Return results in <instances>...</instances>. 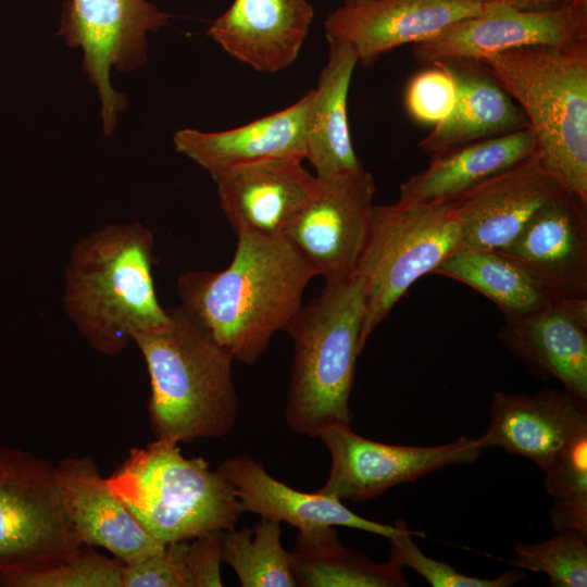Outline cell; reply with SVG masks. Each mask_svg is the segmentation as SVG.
Returning a JSON list of instances; mask_svg holds the SVG:
<instances>
[{"label":"cell","instance_id":"cell-2","mask_svg":"<svg viewBox=\"0 0 587 587\" xmlns=\"http://www.w3.org/2000/svg\"><path fill=\"white\" fill-rule=\"evenodd\" d=\"M153 265V234L137 222L107 224L75 242L64 273L63 304L91 348L115 355L136 333L166 321Z\"/></svg>","mask_w":587,"mask_h":587},{"label":"cell","instance_id":"cell-25","mask_svg":"<svg viewBox=\"0 0 587 587\" xmlns=\"http://www.w3.org/2000/svg\"><path fill=\"white\" fill-rule=\"evenodd\" d=\"M328 58L322 68L308 122L307 155L317 178L363 168L352 147L347 102L358 57L347 43L326 38Z\"/></svg>","mask_w":587,"mask_h":587},{"label":"cell","instance_id":"cell-7","mask_svg":"<svg viewBox=\"0 0 587 587\" xmlns=\"http://www.w3.org/2000/svg\"><path fill=\"white\" fill-rule=\"evenodd\" d=\"M459 241L452 201L373 205L352 273L363 280L366 297L361 350L411 285L457 251Z\"/></svg>","mask_w":587,"mask_h":587},{"label":"cell","instance_id":"cell-9","mask_svg":"<svg viewBox=\"0 0 587 587\" xmlns=\"http://www.w3.org/2000/svg\"><path fill=\"white\" fill-rule=\"evenodd\" d=\"M171 15L146 0H65L57 35L83 52L82 68L97 89L105 136L115 129L127 107L124 93L111 84L110 73L132 72L147 60V35L168 23Z\"/></svg>","mask_w":587,"mask_h":587},{"label":"cell","instance_id":"cell-32","mask_svg":"<svg viewBox=\"0 0 587 587\" xmlns=\"http://www.w3.org/2000/svg\"><path fill=\"white\" fill-rule=\"evenodd\" d=\"M425 536L422 532L405 527L388 539L392 560L402 567L408 566L422 575L433 587H508L526 578L519 569L508 570L496 578H482L458 572L452 565L425 555L411 536Z\"/></svg>","mask_w":587,"mask_h":587},{"label":"cell","instance_id":"cell-35","mask_svg":"<svg viewBox=\"0 0 587 587\" xmlns=\"http://www.w3.org/2000/svg\"><path fill=\"white\" fill-rule=\"evenodd\" d=\"M222 529L207 532L188 542L187 565L193 587H221Z\"/></svg>","mask_w":587,"mask_h":587},{"label":"cell","instance_id":"cell-31","mask_svg":"<svg viewBox=\"0 0 587 587\" xmlns=\"http://www.w3.org/2000/svg\"><path fill=\"white\" fill-rule=\"evenodd\" d=\"M124 563L82 546L74 554L20 575L0 579L2 587H122Z\"/></svg>","mask_w":587,"mask_h":587},{"label":"cell","instance_id":"cell-6","mask_svg":"<svg viewBox=\"0 0 587 587\" xmlns=\"http://www.w3.org/2000/svg\"><path fill=\"white\" fill-rule=\"evenodd\" d=\"M108 482L145 529L165 545L234 529L243 513L234 485L203 458H185L175 441L155 439L132 449Z\"/></svg>","mask_w":587,"mask_h":587},{"label":"cell","instance_id":"cell-11","mask_svg":"<svg viewBox=\"0 0 587 587\" xmlns=\"http://www.w3.org/2000/svg\"><path fill=\"white\" fill-rule=\"evenodd\" d=\"M312 200L283 235L325 280L352 275L367 232L375 183L363 168L317 178Z\"/></svg>","mask_w":587,"mask_h":587},{"label":"cell","instance_id":"cell-36","mask_svg":"<svg viewBox=\"0 0 587 587\" xmlns=\"http://www.w3.org/2000/svg\"><path fill=\"white\" fill-rule=\"evenodd\" d=\"M504 4L523 11H551L565 8L574 0H501Z\"/></svg>","mask_w":587,"mask_h":587},{"label":"cell","instance_id":"cell-17","mask_svg":"<svg viewBox=\"0 0 587 587\" xmlns=\"http://www.w3.org/2000/svg\"><path fill=\"white\" fill-rule=\"evenodd\" d=\"M584 430L587 407L565 389L547 388L535 394L496 391L488 425L477 441L483 449L498 447L527 458L545 472Z\"/></svg>","mask_w":587,"mask_h":587},{"label":"cell","instance_id":"cell-10","mask_svg":"<svg viewBox=\"0 0 587 587\" xmlns=\"http://www.w3.org/2000/svg\"><path fill=\"white\" fill-rule=\"evenodd\" d=\"M317 438L328 449L332 466L316 491L352 501L376 498L450 465L474 463L483 450L477 439L464 436L438 446L389 445L361 437L349 425L330 426Z\"/></svg>","mask_w":587,"mask_h":587},{"label":"cell","instance_id":"cell-21","mask_svg":"<svg viewBox=\"0 0 587 587\" xmlns=\"http://www.w3.org/2000/svg\"><path fill=\"white\" fill-rule=\"evenodd\" d=\"M313 90L278 112L222 132L184 128L175 133V149L211 176L235 165L274 158L304 160Z\"/></svg>","mask_w":587,"mask_h":587},{"label":"cell","instance_id":"cell-15","mask_svg":"<svg viewBox=\"0 0 587 587\" xmlns=\"http://www.w3.org/2000/svg\"><path fill=\"white\" fill-rule=\"evenodd\" d=\"M235 234H283L312 200L319 179L302 160L274 158L239 164L211 176Z\"/></svg>","mask_w":587,"mask_h":587},{"label":"cell","instance_id":"cell-14","mask_svg":"<svg viewBox=\"0 0 587 587\" xmlns=\"http://www.w3.org/2000/svg\"><path fill=\"white\" fill-rule=\"evenodd\" d=\"M562 190L537 153L487 179L452 201L460 227L458 250L504 249Z\"/></svg>","mask_w":587,"mask_h":587},{"label":"cell","instance_id":"cell-23","mask_svg":"<svg viewBox=\"0 0 587 587\" xmlns=\"http://www.w3.org/2000/svg\"><path fill=\"white\" fill-rule=\"evenodd\" d=\"M436 63L453 76L458 97L450 115L419 143L432 159L529 127L523 110L480 61L452 59Z\"/></svg>","mask_w":587,"mask_h":587},{"label":"cell","instance_id":"cell-22","mask_svg":"<svg viewBox=\"0 0 587 587\" xmlns=\"http://www.w3.org/2000/svg\"><path fill=\"white\" fill-rule=\"evenodd\" d=\"M217 471L234 485L243 512L286 522L299 530L339 525L390 538L407 527L402 520L391 526L364 519L341 500L317 491L295 490L272 477L262 463L246 454L225 459Z\"/></svg>","mask_w":587,"mask_h":587},{"label":"cell","instance_id":"cell-20","mask_svg":"<svg viewBox=\"0 0 587 587\" xmlns=\"http://www.w3.org/2000/svg\"><path fill=\"white\" fill-rule=\"evenodd\" d=\"M313 17L308 0H234L207 35L234 59L272 74L296 61Z\"/></svg>","mask_w":587,"mask_h":587},{"label":"cell","instance_id":"cell-33","mask_svg":"<svg viewBox=\"0 0 587 587\" xmlns=\"http://www.w3.org/2000/svg\"><path fill=\"white\" fill-rule=\"evenodd\" d=\"M429 66L410 82L405 104L414 120L435 126L452 112L458 89L453 76L442 64L434 63Z\"/></svg>","mask_w":587,"mask_h":587},{"label":"cell","instance_id":"cell-16","mask_svg":"<svg viewBox=\"0 0 587 587\" xmlns=\"http://www.w3.org/2000/svg\"><path fill=\"white\" fill-rule=\"evenodd\" d=\"M54 469L63 507L83 546L103 548L124 564L165 547L111 489L92 458H65Z\"/></svg>","mask_w":587,"mask_h":587},{"label":"cell","instance_id":"cell-28","mask_svg":"<svg viewBox=\"0 0 587 587\" xmlns=\"http://www.w3.org/2000/svg\"><path fill=\"white\" fill-rule=\"evenodd\" d=\"M280 536V522L265 517L253 528L224 530L222 561L233 567L242 587H296L290 552Z\"/></svg>","mask_w":587,"mask_h":587},{"label":"cell","instance_id":"cell-29","mask_svg":"<svg viewBox=\"0 0 587 587\" xmlns=\"http://www.w3.org/2000/svg\"><path fill=\"white\" fill-rule=\"evenodd\" d=\"M545 474L554 530L575 529L587 535V430L559 452Z\"/></svg>","mask_w":587,"mask_h":587},{"label":"cell","instance_id":"cell-24","mask_svg":"<svg viewBox=\"0 0 587 587\" xmlns=\"http://www.w3.org/2000/svg\"><path fill=\"white\" fill-rule=\"evenodd\" d=\"M536 151V137L529 127L466 145L433 158L424 171L411 175L401 184L398 201H454Z\"/></svg>","mask_w":587,"mask_h":587},{"label":"cell","instance_id":"cell-5","mask_svg":"<svg viewBox=\"0 0 587 587\" xmlns=\"http://www.w3.org/2000/svg\"><path fill=\"white\" fill-rule=\"evenodd\" d=\"M523 110L542 166L587 203V40L479 60Z\"/></svg>","mask_w":587,"mask_h":587},{"label":"cell","instance_id":"cell-12","mask_svg":"<svg viewBox=\"0 0 587 587\" xmlns=\"http://www.w3.org/2000/svg\"><path fill=\"white\" fill-rule=\"evenodd\" d=\"M587 40V0L551 11H523L499 0L486 12L464 18L413 45L422 65L452 59L482 60L526 46H566Z\"/></svg>","mask_w":587,"mask_h":587},{"label":"cell","instance_id":"cell-26","mask_svg":"<svg viewBox=\"0 0 587 587\" xmlns=\"http://www.w3.org/2000/svg\"><path fill=\"white\" fill-rule=\"evenodd\" d=\"M291 569L302 587H407L402 566L391 558L376 563L346 547L333 526L299 530L290 551Z\"/></svg>","mask_w":587,"mask_h":587},{"label":"cell","instance_id":"cell-13","mask_svg":"<svg viewBox=\"0 0 587 587\" xmlns=\"http://www.w3.org/2000/svg\"><path fill=\"white\" fill-rule=\"evenodd\" d=\"M491 2L370 0L341 5L324 21L326 38L350 46L363 66L405 45L425 41L451 25L492 8Z\"/></svg>","mask_w":587,"mask_h":587},{"label":"cell","instance_id":"cell-8","mask_svg":"<svg viewBox=\"0 0 587 587\" xmlns=\"http://www.w3.org/2000/svg\"><path fill=\"white\" fill-rule=\"evenodd\" d=\"M54 466L29 451L0 446V579L79 550Z\"/></svg>","mask_w":587,"mask_h":587},{"label":"cell","instance_id":"cell-19","mask_svg":"<svg viewBox=\"0 0 587 587\" xmlns=\"http://www.w3.org/2000/svg\"><path fill=\"white\" fill-rule=\"evenodd\" d=\"M503 253L562 298H587V203L562 190Z\"/></svg>","mask_w":587,"mask_h":587},{"label":"cell","instance_id":"cell-27","mask_svg":"<svg viewBox=\"0 0 587 587\" xmlns=\"http://www.w3.org/2000/svg\"><path fill=\"white\" fill-rule=\"evenodd\" d=\"M459 280L517 317L564 299L514 259L492 250H458L432 272Z\"/></svg>","mask_w":587,"mask_h":587},{"label":"cell","instance_id":"cell-4","mask_svg":"<svg viewBox=\"0 0 587 587\" xmlns=\"http://www.w3.org/2000/svg\"><path fill=\"white\" fill-rule=\"evenodd\" d=\"M365 311L364 283L352 274L326 280L286 326L294 358L285 421L292 432L319 437L330 426H350L349 399Z\"/></svg>","mask_w":587,"mask_h":587},{"label":"cell","instance_id":"cell-37","mask_svg":"<svg viewBox=\"0 0 587 587\" xmlns=\"http://www.w3.org/2000/svg\"><path fill=\"white\" fill-rule=\"evenodd\" d=\"M435 1H442V2H491L496 0H435Z\"/></svg>","mask_w":587,"mask_h":587},{"label":"cell","instance_id":"cell-30","mask_svg":"<svg viewBox=\"0 0 587 587\" xmlns=\"http://www.w3.org/2000/svg\"><path fill=\"white\" fill-rule=\"evenodd\" d=\"M505 561L517 569L544 573L553 587H586L587 535L563 529L546 541L519 542Z\"/></svg>","mask_w":587,"mask_h":587},{"label":"cell","instance_id":"cell-1","mask_svg":"<svg viewBox=\"0 0 587 587\" xmlns=\"http://www.w3.org/2000/svg\"><path fill=\"white\" fill-rule=\"evenodd\" d=\"M236 236L226 268L183 273L176 287L180 305L235 360L253 364L299 311L316 274L283 234Z\"/></svg>","mask_w":587,"mask_h":587},{"label":"cell","instance_id":"cell-18","mask_svg":"<svg viewBox=\"0 0 587 587\" xmlns=\"http://www.w3.org/2000/svg\"><path fill=\"white\" fill-rule=\"evenodd\" d=\"M499 338L534 375L558 379L587 407V298H564L507 317Z\"/></svg>","mask_w":587,"mask_h":587},{"label":"cell","instance_id":"cell-38","mask_svg":"<svg viewBox=\"0 0 587 587\" xmlns=\"http://www.w3.org/2000/svg\"><path fill=\"white\" fill-rule=\"evenodd\" d=\"M366 1H370V0H344V4L345 5H354V4H360V3H363V2H366Z\"/></svg>","mask_w":587,"mask_h":587},{"label":"cell","instance_id":"cell-34","mask_svg":"<svg viewBox=\"0 0 587 587\" xmlns=\"http://www.w3.org/2000/svg\"><path fill=\"white\" fill-rule=\"evenodd\" d=\"M187 549L188 541L171 542L153 554L124 564L122 587H193Z\"/></svg>","mask_w":587,"mask_h":587},{"label":"cell","instance_id":"cell-3","mask_svg":"<svg viewBox=\"0 0 587 587\" xmlns=\"http://www.w3.org/2000/svg\"><path fill=\"white\" fill-rule=\"evenodd\" d=\"M166 313L162 325L133 336L149 374L148 412L155 439L188 444L225 437L239 408L235 359L180 304Z\"/></svg>","mask_w":587,"mask_h":587}]
</instances>
